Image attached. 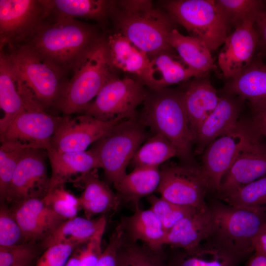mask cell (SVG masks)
Returning a JSON list of instances; mask_svg holds the SVG:
<instances>
[{
  "label": "cell",
  "instance_id": "obj_25",
  "mask_svg": "<svg viewBox=\"0 0 266 266\" xmlns=\"http://www.w3.org/2000/svg\"><path fill=\"white\" fill-rule=\"evenodd\" d=\"M220 93L238 96L250 106L266 103V64L256 53L249 65L234 77L226 80Z\"/></svg>",
  "mask_w": 266,
  "mask_h": 266
},
{
  "label": "cell",
  "instance_id": "obj_28",
  "mask_svg": "<svg viewBox=\"0 0 266 266\" xmlns=\"http://www.w3.org/2000/svg\"><path fill=\"white\" fill-rule=\"evenodd\" d=\"M135 204V210L121 222L125 232L134 241H141L153 250L165 245L167 233L155 214L150 208L141 210Z\"/></svg>",
  "mask_w": 266,
  "mask_h": 266
},
{
  "label": "cell",
  "instance_id": "obj_44",
  "mask_svg": "<svg viewBox=\"0 0 266 266\" xmlns=\"http://www.w3.org/2000/svg\"><path fill=\"white\" fill-rule=\"evenodd\" d=\"M125 235V230L121 223L115 229L108 245L101 253L96 266H116L119 248Z\"/></svg>",
  "mask_w": 266,
  "mask_h": 266
},
{
  "label": "cell",
  "instance_id": "obj_12",
  "mask_svg": "<svg viewBox=\"0 0 266 266\" xmlns=\"http://www.w3.org/2000/svg\"><path fill=\"white\" fill-rule=\"evenodd\" d=\"M157 191L172 203L202 208L207 206V181L200 165L181 163L162 165Z\"/></svg>",
  "mask_w": 266,
  "mask_h": 266
},
{
  "label": "cell",
  "instance_id": "obj_16",
  "mask_svg": "<svg viewBox=\"0 0 266 266\" xmlns=\"http://www.w3.org/2000/svg\"><path fill=\"white\" fill-rule=\"evenodd\" d=\"M255 18L248 19L229 34L218 56V65L226 80L237 75L252 62L258 45Z\"/></svg>",
  "mask_w": 266,
  "mask_h": 266
},
{
  "label": "cell",
  "instance_id": "obj_21",
  "mask_svg": "<svg viewBox=\"0 0 266 266\" xmlns=\"http://www.w3.org/2000/svg\"><path fill=\"white\" fill-rule=\"evenodd\" d=\"M105 37L110 62L113 67L132 73L150 89L152 85L150 59L121 33Z\"/></svg>",
  "mask_w": 266,
  "mask_h": 266
},
{
  "label": "cell",
  "instance_id": "obj_29",
  "mask_svg": "<svg viewBox=\"0 0 266 266\" xmlns=\"http://www.w3.org/2000/svg\"><path fill=\"white\" fill-rule=\"evenodd\" d=\"M168 42L184 64L199 76L208 75L214 68L211 52L199 39L184 35L174 29L169 35Z\"/></svg>",
  "mask_w": 266,
  "mask_h": 266
},
{
  "label": "cell",
  "instance_id": "obj_45",
  "mask_svg": "<svg viewBox=\"0 0 266 266\" xmlns=\"http://www.w3.org/2000/svg\"><path fill=\"white\" fill-rule=\"evenodd\" d=\"M254 27L259 37L256 53L261 55L263 58L266 57V0L256 16Z\"/></svg>",
  "mask_w": 266,
  "mask_h": 266
},
{
  "label": "cell",
  "instance_id": "obj_46",
  "mask_svg": "<svg viewBox=\"0 0 266 266\" xmlns=\"http://www.w3.org/2000/svg\"><path fill=\"white\" fill-rule=\"evenodd\" d=\"M252 116L250 121L257 133L266 137V103L250 106Z\"/></svg>",
  "mask_w": 266,
  "mask_h": 266
},
{
  "label": "cell",
  "instance_id": "obj_27",
  "mask_svg": "<svg viewBox=\"0 0 266 266\" xmlns=\"http://www.w3.org/2000/svg\"><path fill=\"white\" fill-rule=\"evenodd\" d=\"M97 172V169L91 171L79 182L83 184L84 190L78 197L79 208L89 219L116 208L120 200L108 185L100 179Z\"/></svg>",
  "mask_w": 266,
  "mask_h": 266
},
{
  "label": "cell",
  "instance_id": "obj_48",
  "mask_svg": "<svg viewBox=\"0 0 266 266\" xmlns=\"http://www.w3.org/2000/svg\"><path fill=\"white\" fill-rule=\"evenodd\" d=\"M79 255L78 247L74 251L65 266H79Z\"/></svg>",
  "mask_w": 266,
  "mask_h": 266
},
{
  "label": "cell",
  "instance_id": "obj_31",
  "mask_svg": "<svg viewBox=\"0 0 266 266\" xmlns=\"http://www.w3.org/2000/svg\"><path fill=\"white\" fill-rule=\"evenodd\" d=\"M53 18H83L101 20L110 15L114 1L104 0H42Z\"/></svg>",
  "mask_w": 266,
  "mask_h": 266
},
{
  "label": "cell",
  "instance_id": "obj_14",
  "mask_svg": "<svg viewBox=\"0 0 266 266\" xmlns=\"http://www.w3.org/2000/svg\"><path fill=\"white\" fill-rule=\"evenodd\" d=\"M46 150L33 147L26 150L14 172L6 202L14 204L31 199H42L50 189Z\"/></svg>",
  "mask_w": 266,
  "mask_h": 266
},
{
  "label": "cell",
  "instance_id": "obj_9",
  "mask_svg": "<svg viewBox=\"0 0 266 266\" xmlns=\"http://www.w3.org/2000/svg\"><path fill=\"white\" fill-rule=\"evenodd\" d=\"M144 86L136 78L115 76L105 83L81 114L103 121L136 117V108L147 95Z\"/></svg>",
  "mask_w": 266,
  "mask_h": 266
},
{
  "label": "cell",
  "instance_id": "obj_24",
  "mask_svg": "<svg viewBox=\"0 0 266 266\" xmlns=\"http://www.w3.org/2000/svg\"><path fill=\"white\" fill-rule=\"evenodd\" d=\"M26 87L8 56L0 51V106L4 115L0 119V134L25 109Z\"/></svg>",
  "mask_w": 266,
  "mask_h": 266
},
{
  "label": "cell",
  "instance_id": "obj_5",
  "mask_svg": "<svg viewBox=\"0 0 266 266\" xmlns=\"http://www.w3.org/2000/svg\"><path fill=\"white\" fill-rule=\"evenodd\" d=\"M0 51L8 56L22 80L43 108H57L68 81L66 74L28 44Z\"/></svg>",
  "mask_w": 266,
  "mask_h": 266
},
{
  "label": "cell",
  "instance_id": "obj_49",
  "mask_svg": "<svg viewBox=\"0 0 266 266\" xmlns=\"http://www.w3.org/2000/svg\"><path fill=\"white\" fill-rule=\"evenodd\" d=\"M32 266V265H31V266Z\"/></svg>",
  "mask_w": 266,
  "mask_h": 266
},
{
  "label": "cell",
  "instance_id": "obj_20",
  "mask_svg": "<svg viewBox=\"0 0 266 266\" xmlns=\"http://www.w3.org/2000/svg\"><path fill=\"white\" fill-rule=\"evenodd\" d=\"M172 266H240L247 258L216 235H210L196 247L175 248Z\"/></svg>",
  "mask_w": 266,
  "mask_h": 266
},
{
  "label": "cell",
  "instance_id": "obj_22",
  "mask_svg": "<svg viewBox=\"0 0 266 266\" xmlns=\"http://www.w3.org/2000/svg\"><path fill=\"white\" fill-rule=\"evenodd\" d=\"M47 151L52 171L49 190L67 182H79L88 172L102 168L97 154L91 148L82 152H60L52 149Z\"/></svg>",
  "mask_w": 266,
  "mask_h": 266
},
{
  "label": "cell",
  "instance_id": "obj_42",
  "mask_svg": "<svg viewBox=\"0 0 266 266\" xmlns=\"http://www.w3.org/2000/svg\"><path fill=\"white\" fill-rule=\"evenodd\" d=\"M80 245L59 244L45 249L34 266H65L74 251Z\"/></svg>",
  "mask_w": 266,
  "mask_h": 266
},
{
  "label": "cell",
  "instance_id": "obj_34",
  "mask_svg": "<svg viewBox=\"0 0 266 266\" xmlns=\"http://www.w3.org/2000/svg\"><path fill=\"white\" fill-rule=\"evenodd\" d=\"M174 157H177L175 147L162 135L154 133L137 150L130 164L134 167L159 166Z\"/></svg>",
  "mask_w": 266,
  "mask_h": 266
},
{
  "label": "cell",
  "instance_id": "obj_37",
  "mask_svg": "<svg viewBox=\"0 0 266 266\" xmlns=\"http://www.w3.org/2000/svg\"><path fill=\"white\" fill-rule=\"evenodd\" d=\"M147 199L151 205L150 209L159 218L167 233L179 221L200 209L177 204L155 195L149 196Z\"/></svg>",
  "mask_w": 266,
  "mask_h": 266
},
{
  "label": "cell",
  "instance_id": "obj_32",
  "mask_svg": "<svg viewBox=\"0 0 266 266\" xmlns=\"http://www.w3.org/2000/svg\"><path fill=\"white\" fill-rule=\"evenodd\" d=\"M161 179L159 166L134 167L114 186L118 197L137 203L142 198L157 190Z\"/></svg>",
  "mask_w": 266,
  "mask_h": 266
},
{
  "label": "cell",
  "instance_id": "obj_43",
  "mask_svg": "<svg viewBox=\"0 0 266 266\" xmlns=\"http://www.w3.org/2000/svg\"><path fill=\"white\" fill-rule=\"evenodd\" d=\"M105 227L100 229L89 241L85 246L78 247L79 255V266H96L101 254V244Z\"/></svg>",
  "mask_w": 266,
  "mask_h": 266
},
{
  "label": "cell",
  "instance_id": "obj_6",
  "mask_svg": "<svg viewBox=\"0 0 266 266\" xmlns=\"http://www.w3.org/2000/svg\"><path fill=\"white\" fill-rule=\"evenodd\" d=\"M145 127L138 115L123 120L91 147L99 158L106 179L114 186L127 174L128 165L141 144L148 138Z\"/></svg>",
  "mask_w": 266,
  "mask_h": 266
},
{
  "label": "cell",
  "instance_id": "obj_47",
  "mask_svg": "<svg viewBox=\"0 0 266 266\" xmlns=\"http://www.w3.org/2000/svg\"><path fill=\"white\" fill-rule=\"evenodd\" d=\"M254 252L266 254V223L256 236L254 242Z\"/></svg>",
  "mask_w": 266,
  "mask_h": 266
},
{
  "label": "cell",
  "instance_id": "obj_17",
  "mask_svg": "<svg viewBox=\"0 0 266 266\" xmlns=\"http://www.w3.org/2000/svg\"><path fill=\"white\" fill-rule=\"evenodd\" d=\"M257 136L242 148L224 175L215 198L220 199L266 175V144Z\"/></svg>",
  "mask_w": 266,
  "mask_h": 266
},
{
  "label": "cell",
  "instance_id": "obj_1",
  "mask_svg": "<svg viewBox=\"0 0 266 266\" xmlns=\"http://www.w3.org/2000/svg\"><path fill=\"white\" fill-rule=\"evenodd\" d=\"M117 33L148 55L150 60L165 52L176 53L168 42L176 23L167 12L148 0L114 1L110 14Z\"/></svg>",
  "mask_w": 266,
  "mask_h": 266
},
{
  "label": "cell",
  "instance_id": "obj_35",
  "mask_svg": "<svg viewBox=\"0 0 266 266\" xmlns=\"http://www.w3.org/2000/svg\"><path fill=\"white\" fill-rule=\"evenodd\" d=\"M219 200L233 207L266 214V175Z\"/></svg>",
  "mask_w": 266,
  "mask_h": 266
},
{
  "label": "cell",
  "instance_id": "obj_3",
  "mask_svg": "<svg viewBox=\"0 0 266 266\" xmlns=\"http://www.w3.org/2000/svg\"><path fill=\"white\" fill-rule=\"evenodd\" d=\"M142 104L138 116L145 127L169 141L181 163L198 165L194 157V136L180 89H148Z\"/></svg>",
  "mask_w": 266,
  "mask_h": 266
},
{
  "label": "cell",
  "instance_id": "obj_19",
  "mask_svg": "<svg viewBox=\"0 0 266 266\" xmlns=\"http://www.w3.org/2000/svg\"><path fill=\"white\" fill-rule=\"evenodd\" d=\"M10 208L27 242H41L67 220L46 206L42 199L26 200Z\"/></svg>",
  "mask_w": 266,
  "mask_h": 266
},
{
  "label": "cell",
  "instance_id": "obj_4",
  "mask_svg": "<svg viewBox=\"0 0 266 266\" xmlns=\"http://www.w3.org/2000/svg\"><path fill=\"white\" fill-rule=\"evenodd\" d=\"M115 71L103 36L74 68L57 108L64 116L82 113L105 83L116 76Z\"/></svg>",
  "mask_w": 266,
  "mask_h": 266
},
{
  "label": "cell",
  "instance_id": "obj_11",
  "mask_svg": "<svg viewBox=\"0 0 266 266\" xmlns=\"http://www.w3.org/2000/svg\"><path fill=\"white\" fill-rule=\"evenodd\" d=\"M47 18L42 0H0V50L27 43Z\"/></svg>",
  "mask_w": 266,
  "mask_h": 266
},
{
  "label": "cell",
  "instance_id": "obj_13",
  "mask_svg": "<svg viewBox=\"0 0 266 266\" xmlns=\"http://www.w3.org/2000/svg\"><path fill=\"white\" fill-rule=\"evenodd\" d=\"M64 116L48 113L35 98L26 102L24 110L0 134V142L15 140L36 148L51 149L52 138Z\"/></svg>",
  "mask_w": 266,
  "mask_h": 266
},
{
  "label": "cell",
  "instance_id": "obj_40",
  "mask_svg": "<svg viewBox=\"0 0 266 266\" xmlns=\"http://www.w3.org/2000/svg\"><path fill=\"white\" fill-rule=\"evenodd\" d=\"M40 246L28 241L9 246H0V266H30L37 258Z\"/></svg>",
  "mask_w": 266,
  "mask_h": 266
},
{
  "label": "cell",
  "instance_id": "obj_38",
  "mask_svg": "<svg viewBox=\"0 0 266 266\" xmlns=\"http://www.w3.org/2000/svg\"><path fill=\"white\" fill-rule=\"evenodd\" d=\"M226 16L231 27L234 29L244 21L255 18L263 7L261 0H215Z\"/></svg>",
  "mask_w": 266,
  "mask_h": 266
},
{
  "label": "cell",
  "instance_id": "obj_23",
  "mask_svg": "<svg viewBox=\"0 0 266 266\" xmlns=\"http://www.w3.org/2000/svg\"><path fill=\"white\" fill-rule=\"evenodd\" d=\"M180 90L194 139L197 129L215 109L220 97L208 75L193 77Z\"/></svg>",
  "mask_w": 266,
  "mask_h": 266
},
{
  "label": "cell",
  "instance_id": "obj_39",
  "mask_svg": "<svg viewBox=\"0 0 266 266\" xmlns=\"http://www.w3.org/2000/svg\"><path fill=\"white\" fill-rule=\"evenodd\" d=\"M42 200L46 206L66 219L77 216L79 209L78 197L66 190L65 184L50 190Z\"/></svg>",
  "mask_w": 266,
  "mask_h": 266
},
{
  "label": "cell",
  "instance_id": "obj_7",
  "mask_svg": "<svg viewBox=\"0 0 266 266\" xmlns=\"http://www.w3.org/2000/svg\"><path fill=\"white\" fill-rule=\"evenodd\" d=\"M166 12L189 35L203 41L210 52L223 45L231 26L215 0H170L164 2Z\"/></svg>",
  "mask_w": 266,
  "mask_h": 266
},
{
  "label": "cell",
  "instance_id": "obj_26",
  "mask_svg": "<svg viewBox=\"0 0 266 266\" xmlns=\"http://www.w3.org/2000/svg\"><path fill=\"white\" fill-rule=\"evenodd\" d=\"M212 230L211 215L207 204L175 224L167 232L165 245L171 248L191 249L207 238Z\"/></svg>",
  "mask_w": 266,
  "mask_h": 266
},
{
  "label": "cell",
  "instance_id": "obj_30",
  "mask_svg": "<svg viewBox=\"0 0 266 266\" xmlns=\"http://www.w3.org/2000/svg\"><path fill=\"white\" fill-rule=\"evenodd\" d=\"M106 224L104 216L96 219L77 216L67 219L50 235L40 242L39 246L45 250L59 244L81 245L89 241Z\"/></svg>",
  "mask_w": 266,
  "mask_h": 266
},
{
  "label": "cell",
  "instance_id": "obj_41",
  "mask_svg": "<svg viewBox=\"0 0 266 266\" xmlns=\"http://www.w3.org/2000/svg\"><path fill=\"white\" fill-rule=\"evenodd\" d=\"M27 242L23 232L6 203L0 208V246L9 247Z\"/></svg>",
  "mask_w": 266,
  "mask_h": 266
},
{
  "label": "cell",
  "instance_id": "obj_15",
  "mask_svg": "<svg viewBox=\"0 0 266 266\" xmlns=\"http://www.w3.org/2000/svg\"><path fill=\"white\" fill-rule=\"evenodd\" d=\"M123 119L103 121L86 114L64 116L51 141V149L60 152L86 151L112 127Z\"/></svg>",
  "mask_w": 266,
  "mask_h": 266
},
{
  "label": "cell",
  "instance_id": "obj_10",
  "mask_svg": "<svg viewBox=\"0 0 266 266\" xmlns=\"http://www.w3.org/2000/svg\"><path fill=\"white\" fill-rule=\"evenodd\" d=\"M261 136L250 120L239 121L226 134L212 141L202 152L200 165L207 181L209 193L216 194L221 180L244 146L251 140Z\"/></svg>",
  "mask_w": 266,
  "mask_h": 266
},
{
  "label": "cell",
  "instance_id": "obj_36",
  "mask_svg": "<svg viewBox=\"0 0 266 266\" xmlns=\"http://www.w3.org/2000/svg\"><path fill=\"white\" fill-rule=\"evenodd\" d=\"M0 143V200L2 204L6 203L12 179L20 158L27 149L33 147L15 140Z\"/></svg>",
  "mask_w": 266,
  "mask_h": 266
},
{
  "label": "cell",
  "instance_id": "obj_8",
  "mask_svg": "<svg viewBox=\"0 0 266 266\" xmlns=\"http://www.w3.org/2000/svg\"><path fill=\"white\" fill-rule=\"evenodd\" d=\"M206 202L211 215V233L248 259L254 252V240L266 223V214L233 207L215 198Z\"/></svg>",
  "mask_w": 266,
  "mask_h": 266
},
{
  "label": "cell",
  "instance_id": "obj_33",
  "mask_svg": "<svg viewBox=\"0 0 266 266\" xmlns=\"http://www.w3.org/2000/svg\"><path fill=\"white\" fill-rule=\"evenodd\" d=\"M175 53L165 52L150 60L151 90H158L199 76L188 67Z\"/></svg>",
  "mask_w": 266,
  "mask_h": 266
},
{
  "label": "cell",
  "instance_id": "obj_18",
  "mask_svg": "<svg viewBox=\"0 0 266 266\" xmlns=\"http://www.w3.org/2000/svg\"><path fill=\"white\" fill-rule=\"evenodd\" d=\"M215 109L197 129L194 136V153L201 154L213 140L235 128L240 120L245 100L238 96L220 93Z\"/></svg>",
  "mask_w": 266,
  "mask_h": 266
},
{
  "label": "cell",
  "instance_id": "obj_2",
  "mask_svg": "<svg viewBox=\"0 0 266 266\" xmlns=\"http://www.w3.org/2000/svg\"><path fill=\"white\" fill-rule=\"evenodd\" d=\"M102 36L96 28L76 19L47 18L26 44L66 74Z\"/></svg>",
  "mask_w": 266,
  "mask_h": 266
}]
</instances>
